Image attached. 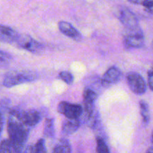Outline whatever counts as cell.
I'll return each instance as SVG.
<instances>
[{
  "instance_id": "cell-1",
  "label": "cell",
  "mask_w": 153,
  "mask_h": 153,
  "mask_svg": "<svg viewBox=\"0 0 153 153\" xmlns=\"http://www.w3.org/2000/svg\"><path fill=\"white\" fill-rule=\"evenodd\" d=\"M29 129L16 118L10 115L7 121V133L12 153L23 152L29 134Z\"/></svg>"
},
{
  "instance_id": "cell-2",
  "label": "cell",
  "mask_w": 153,
  "mask_h": 153,
  "mask_svg": "<svg viewBox=\"0 0 153 153\" xmlns=\"http://www.w3.org/2000/svg\"><path fill=\"white\" fill-rule=\"evenodd\" d=\"M38 79V74L31 70H12L7 72L3 79V85L6 88H13L24 83L32 82Z\"/></svg>"
},
{
  "instance_id": "cell-3",
  "label": "cell",
  "mask_w": 153,
  "mask_h": 153,
  "mask_svg": "<svg viewBox=\"0 0 153 153\" xmlns=\"http://www.w3.org/2000/svg\"><path fill=\"white\" fill-rule=\"evenodd\" d=\"M97 99V94L94 90L86 88L84 91V110L86 114V117L89 125L94 128L97 123V114L95 111V102Z\"/></svg>"
},
{
  "instance_id": "cell-4",
  "label": "cell",
  "mask_w": 153,
  "mask_h": 153,
  "mask_svg": "<svg viewBox=\"0 0 153 153\" xmlns=\"http://www.w3.org/2000/svg\"><path fill=\"white\" fill-rule=\"evenodd\" d=\"M10 115L14 117L19 122L28 128L34 127L41 120L40 112L34 109L28 110H19V109H12L10 111Z\"/></svg>"
},
{
  "instance_id": "cell-5",
  "label": "cell",
  "mask_w": 153,
  "mask_h": 153,
  "mask_svg": "<svg viewBox=\"0 0 153 153\" xmlns=\"http://www.w3.org/2000/svg\"><path fill=\"white\" fill-rule=\"evenodd\" d=\"M119 19L125 28L124 33H134L143 31L139 25L138 19L129 9L123 7L120 11Z\"/></svg>"
},
{
  "instance_id": "cell-6",
  "label": "cell",
  "mask_w": 153,
  "mask_h": 153,
  "mask_svg": "<svg viewBox=\"0 0 153 153\" xmlns=\"http://www.w3.org/2000/svg\"><path fill=\"white\" fill-rule=\"evenodd\" d=\"M126 80L128 87L134 94L142 95L147 90V85L144 79L136 72H129L126 74Z\"/></svg>"
},
{
  "instance_id": "cell-7",
  "label": "cell",
  "mask_w": 153,
  "mask_h": 153,
  "mask_svg": "<svg viewBox=\"0 0 153 153\" xmlns=\"http://www.w3.org/2000/svg\"><path fill=\"white\" fill-rule=\"evenodd\" d=\"M15 43L17 46L22 49H25L32 53H37L43 50V45L40 44L39 42L33 39L31 36L28 34H19Z\"/></svg>"
},
{
  "instance_id": "cell-8",
  "label": "cell",
  "mask_w": 153,
  "mask_h": 153,
  "mask_svg": "<svg viewBox=\"0 0 153 153\" xmlns=\"http://www.w3.org/2000/svg\"><path fill=\"white\" fill-rule=\"evenodd\" d=\"M60 114H64L67 119H79L83 113V108L81 105L72 104L67 102H61L58 106Z\"/></svg>"
},
{
  "instance_id": "cell-9",
  "label": "cell",
  "mask_w": 153,
  "mask_h": 153,
  "mask_svg": "<svg viewBox=\"0 0 153 153\" xmlns=\"http://www.w3.org/2000/svg\"><path fill=\"white\" fill-rule=\"evenodd\" d=\"M124 45L128 49H137L143 46L144 36L142 32L124 33Z\"/></svg>"
},
{
  "instance_id": "cell-10",
  "label": "cell",
  "mask_w": 153,
  "mask_h": 153,
  "mask_svg": "<svg viewBox=\"0 0 153 153\" xmlns=\"http://www.w3.org/2000/svg\"><path fill=\"white\" fill-rule=\"evenodd\" d=\"M122 78V72L118 67H111L104 73L101 79L102 85L105 88L117 83Z\"/></svg>"
},
{
  "instance_id": "cell-11",
  "label": "cell",
  "mask_w": 153,
  "mask_h": 153,
  "mask_svg": "<svg viewBox=\"0 0 153 153\" xmlns=\"http://www.w3.org/2000/svg\"><path fill=\"white\" fill-rule=\"evenodd\" d=\"M58 28L62 34L76 41H81L83 38L81 33L70 22H66V21H61L58 23Z\"/></svg>"
},
{
  "instance_id": "cell-12",
  "label": "cell",
  "mask_w": 153,
  "mask_h": 153,
  "mask_svg": "<svg viewBox=\"0 0 153 153\" xmlns=\"http://www.w3.org/2000/svg\"><path fill=\"white\" fill-rule=\"evenodd\" d=\"M19 33L16 30L6 25H0V41L7 43H15Z\"/></svg>"
},
{
  "instance_id": "cell-13",
  "label": "cell",
  "mask_w": 153,
  "mask_h": 153,
  "mask_svg": "<svg viewBox=\"0 0 153 153\" xmlns=\"http://www.w3.org/2000/svg\"><path fill=\"white\" fill-rule=\"evenodd\" d=\"M81 126L79 119H68L63 123L62 132L66 135H70L76 132Z\"/></svg>"
},
{
  "instance_id": "cell-14",
  "label": "cell",
  "mask_w": 153,
  "mask_h": 153,
  "mask_svg": "<svg viewBox=\"0 0 153 153\" xmlns=\"http://www.w3.org/2000/svg\"><path fill=\"white\" fill-rule=\"evenodd\" d=\"M72 149L70 142L67 139H61L54 147L52 153H71Z\"/></svg>"
},
{
  "instance_id": "cell-15",
  "label": "cell",
  "mask_w": 153,
  "mask_h": 153,
  "mask_svg": "<svg viewBox=\"0 0 153 153\" xmlns=\"http://www.w3.org/2000/svg\"><path fill=\"white\" fill-rule=\"evenodd\" d=\"M140 115L143 119V122L145 125H148L150 121V111H149V105L144 100H140L139 102Z\"/></svg>"
},
{
  "instance_id": "cell-16",
  "label": "cell",
  "mask_w": 153,
  "mask_h": 153,
  "mask_svg": "<svg viewBox=\"0 0 153 153\" xmlns=\"http://www.w3.org/2000/svg\"><path fill=\"white\" fill-rule=\"evenodd\" d=\"M43 134L45 137L52 138L55 136V125H54V120L47 118L45 121Z\"/></svg>"
},
{
  "instance_id": "cell-17",
  "label": "cell",
  "mask_w": 153,
  "mask_h": 153,
  "mask_svg": "<svg viewBox=\"0 0 153 153\" xmlns=\"http://www.w3.org/2000/svg\"><path fill=\"white\" fill-rule=\"evenodd\" d=\"M97 153H110L108 146L101 137L97 138Z\"/></svg>"
},
{
  "instance_id": "cell-18",
  "label": "cell",
  "mask_w": 153,
  "mask_h": 153,
  "mask_svg": "<svg viewBox=\"0 0 153 153\" xmlns=\"http://www.w3.org/2000/svg\"><path fill=\"white\" fill-rule=\"evenodd\" d=\"M32 153H47L44 139H40L33 146Z\"/></svg>"
},
{
  "instance_id": "cell-19",
  "label": "cell",
  "mask_w": 153,
  "mask_h": 153,
  "mask_svg": "<svg viewBox=\"0 0 153 153\" xmlns=\"http://www.w3.org/2000/svg\"><path fill=\"white\" fill-rule=\"evenodd\" d=\"M11 60L12 58L9 54L0 50V68L7 67Z\"/></svg>"
},
{
  "instance_id": "cell-20",
  "label": "cell",
  "mask_w": 153,
  "mask_h": 153,
  "mask_svg": "<svg viewBox=\"0 0 153 153\" xmlns=\"http://www.w3.org/2000/svg\"><path fill=\"white\" fill-rule=\"evenodd\" d=\"M59 78L67 85H72L74 81L73 74L68 71H62L59 73Z\"/></svg>"
},
{
  "instance_id": "cell-21",
  "label": "cell",
  "mask_w": 153,
  "mask_h": 153,
  "mask_svg": "<svg viewBox=\"0 0 153 153\" xmlns=\"http://www.w3.org/2000/svg\"><path fill=\"white\" fill-rule=\"evenodd\" d=\"M0 153H12V149L8 140H3L0 143Z\"/></svg>"
},
{
  "instance_id": "cell-22",
  "label": "cell",
  "mask_w": 153,
  "mask_h": 153,
  "mask_svg": "<svg viewBox=\"0 0 153 153\" xmlns=\"http://www.w3.org/2000/svg\"><path fill=\"white\" fill-rule=\"evenodd\" d=\"M143 6L146 11L149 12V13H152L153 9V0H146L143 3Z\"/></svg>"
},
{
  "instance_id": "cell-23",
  "label": "cell",
  "mask_w": 153,
  "mask_h": 153,
  "mask_svg": "<svg viewBox=\"0 0 153 153\" xmlns=\"http://www.w3.org/2000/svg\"><path fill=\"white\" fill-rule=\"evenodd\" d=\"M152 78H153V71H152V69H150L148 72V85H149V88H150L151 91H152L153 89V80H152Z\"/></svg>"
},
{
  "instance_id": "cell-24",
  "label": "cell",
  "mask_w": 153,
  "mask_h": 153,
  "mask_svg": "<svg viewBox=\"0 0 153 153\" xmlns=\"http://www.w3.org/2000/svg\"><path fill=\"white\" fill-rule=\"evenodd\" d=\"M3 125H4V121H3V117L2 114H1V111H0V136H1V132H2L3 129Z\"/></svg>"
},
{
  "instance_id": "cell-25",
  "label": "cell",
  "mask_w": 153,
  "mask_h": 153,
  "mask_svg": "<svg viewBox=\"0 0 153 153\" xmlns=\"http://www.w3.org/2000/svg\"><path fill=\"white\" fill-rule=\"evenodd\" d=\"M32 147H33V146L29 145V146H27L25 149H24L22 153H32Z\"/></svg>"
},
{
  "instance_id": "cell-26",
  "label": "cell",
  "mask_w": 153,
  "mask_h": 153,
  "mask_svg": "<svg viewBox=\"0 0 153 153\" xmlns=\"http://www.w3.org/2000/svg\"><path fill=\"white\" fill-rule=\"evenodd\" d=\"M129 1H131V3H134V4H143V3L146 0H128Z\"/></svg>"
},
{
  "instance_id": "cell-27",
  "label": "cell",
  "mask_w": 153,
  "mask_h": 153,
  "mask_svg": "<svg viewBox=\"0 0 153 153\" xmlns=\"http://www.w3.org/2000/svg\"><path fill=\"white\" fill-rule=\"evenodd\" d=\"M146 153H153V150H152V147H150L149 149L147 150Z\"/></svg>"
}]
</instances>
